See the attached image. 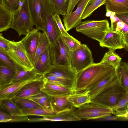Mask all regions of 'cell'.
Returning <instances> with one entry per match:
<instances>
[{
	"mask_svg": "<svg viewBox=\"0 0 128 128\" xmlns=\"http://www.w3.org/2000/svg\"><path fill=\"white\" fill-rule=\"evenodd\" d=\"M56 76L73 81L75 84L77 73L70 65L56 64L48 72Z\"/></svg>",
	"mask_w": 128,
	"mask_h": 128,
	"instance_id": "obj_16",
	"label": "cell"
},
{
	"mask_svg": "<svg viewBox=\"0 0 128 128\" xmlns=\"http://www.w3.org/2000/svg\"><path fill=\"white\" fill-rule=\"evenodd\" d=\"M126 92L125 89L120 85L114 86L92 99L91 102L111 108L119 103Z\"/></svg>",
	"mask_w": 128,
	"mask_h": 128,
	"instance_id": "obj_6",
	"label": "cell"
},
{
	"mask_svg": "<svg viewBox=\"0 0 128 128\" xmlns=\"http://www.w3.org/2000/svg\"><path fill=\"white\" fill-rule=\"evenodd\" d=\"M90 0H80L76 10L63 16L64 26L68 32L76 27L82 22L83 14Z\"/></svg>",
	"mask_w": 128,
	"mask_h": 128,
	"instance_id": "obj_9",
	"label": "cell"
},
{
	"mask_svg": "<svg viewBox=\"0 0 128 128\" xmlns=\"http://www.w3.org/2000/svg\"><path fill=\"white\" fill-rule=\"evenodd\" d=\"M26 98L33 101L43 108L53 110L51 106L50 96L42 91H41L35 96Z\"/></svg>",
	"mask_w": 128,
	"mask_h": 128,
	"instance_id": "obj_31",
	"label": "cell"
},
{
	"mask_svg": "<svg viewBox=\"0 0 128 128\" xmlns=\"http://www.w3.org/2000/svg\"><path fill=\"white\" fill-rule=\"evenodd\" d=\"M82 120L75 114L74 110H65L50 116L41 118H31L32 122H39L78 121Z\"/></svg>",
	"mask_w": 128,
	"mask_h": 128,
	"instance_id": "obj_17",
	"label": "cell"
},
{
	"mask_svg": "<svg viewBox=\"0 0 128 128\" xmlns=\"http://www.w3.org/2000/svg\"><path fill=\"white\" fill-rule=\"evenodd\" d=\"M122 58L114 51L109 50L104 54L100 62L108 66L117 68L122 60Z\"/></svg>",
	"mask_w": 128,
	"mask_h": 128,
	"instance_id": "obj_28",
	"label": "cell"
},
{
	"mask_svg": "<svg viewBox=\"0 0 128 128\" xmlns=\"http://www.w3.org/2000/svg\"><path fill=\"white\" fill-rule=\"evenodd\" d=\"M41 91L49 96H67L74 92L66 87L47 82Z\"/></svg>",
	"mask_w": 128,
	"mask_h": 128,
	"instance_id": "obj_19",
	"label": "cell"
},
{
	"mask_svg": "<svg viewBox=\"0 0 128 128\" xmlns=\"http://www.w3.org/2000/svg\"><path fill=\"white\" fill-rule=\"evenodd\" d=\"M43 77V75L40 74L35 78L29 80L21 82L10 83L0 86V99H12L26 84Z\"/></svg>",
	"mask_w": 128,
	"mask_h": 128,
	"instance_id": "obj_15",
	"label": "cell"
},
{
	"mask_svg": "<svg viewBox=\"0 0 128 128\" xmlns=\"http://www.w3.org/2000/svg\"><path fill=\"white\" fill-rule=\"evenodd\" d=\"M53 66V62L50 47L40 57L34 65L36 73L44 75L48 72Z\"/></svg>",
	"mask_w": 128,
	"mask_h": 128,
	"instance_id": "obj_18",
	"label": "cell"
},
{
	"mask_svg": "<svg viewBox=\"0 0 128 128\" xmlns=\"http://www.w3.org/2000/svg\"><path fill=\"white\" fill-rule=\"evenodd\" d=\"M99 44L102 47L114 51L124 48V44L122 34L120 31L112 30L110 29L106 32Z\"/></svg>",
	"mask_w": 128,
	"mask_h": 128,
	"instance_id": "obj_13",
	"label": "cell"
},
{
	"mask_svg": "<svg viewBox=\"0 0 128 128\" xmlns=\"http://www.w3.org/2000/svg\"><path fill=\"white\" fill-rule=\"evenodd\" d=\"M63 40L70 52L75 50L80 45L81 42L70 35L62 36Z\"/></svg>",
	"mask_w": 128,
	"mask_h": 128,
	"instance_id": "obj_38",
	"label": "cell"
},
{
	"mask_svg": "<svg viewBox=\"0 0 128 128\" xmlns=\"http://www.w3.org/2000/svg\"><path fill=\"white\" fill-rule=\"evenodd\" d=\"M34 23L27 0H23L18 8L13 12L11 28L15 30L19 36L26 35L33 28Z\"/></svg>",
	"mask_w": 128,
	"mask_h": 128,
	"instance_id": "obj_3",
	"label": "cell"
},
{
	"mask_svg": "<svg viewBox=\"0 0 128 128\" xmlns=\"http://www.w3.org/2000/svg\"><path fill=\"white\" fill-rule=\"evenodd\" d=\"M16 73L15 70L0 64V86L10 84Z\"/></svg>",
	"mask_w": 128,
	"mask_h": 128,
	"instance_id": "obj_27",
	"label": "cell"
},
{
	"mask_svg": "<svg viewBox=\"0 0 128 128\" xmlns=\"http://www.w3.org/2000/svg\"><path fill=\"white\" fill-rule=\"evenodd\" d=\"M121 76L120 86L128 90V63L121 62L117 68Z\"/></svg>",
	"mask_w": 128,
	"mask_h": 128,
	"instance_id": "obj_37",
	"label": "cell"
},
{
	"mask_svg": "<svg viewBox=\"0 0 128 128\" xmlns=\"http://www.w3.org/2000/svg\"><path fill=\"white\" fill-rule=\"evenodd\" d=\"M110 30L108 21L106 19L84 21L82 22L76 27L77 32L99 43L101 42L106 32Z\"/></svg>",
	"mask_w": 128,
	"mask_h": 128,
	"instance_id": "obj_5",
	"label": "cell"
},
{
	"mask_svg": "<svg viewBox=\"0 0 128 128\" xmlns=\"http://www.w3.org/2000/svg\"><path fill=\"white\" fill-rule=\"evenodd\" d=\"M43 76L46 82L64 86L74 91L75 83L73 81L56 76L48 72Z\"/></svg>",
	"mask_w": 128,
	"mask_h": 128,
	"instance_id": "obj_29",
	"label": "cell"
},
{
	"mask_svg": "<svg viewBox=\"0 0 128 128\" xmlns=\"http://www.w3.org/2000/svg\"><path fill=\"white\" fill-rule=\"evenodd\" d=\"M58 42L59 53L55 64H65L70 65V51L64 42L62 35L59 38Z\"/></svg>",
	"mask_w": 128,
	"mask_h": 128,
	"instance_id": "obj_24",
	"label": "cell"
},
{
	"mask_svg": "<svg viewBox=\"0 0 128 128\" xmlns=\"http://www.w3.org/2000/svg\"><path fill=\"white\" fill-rule=\"evenodd\" d=\"M104 5L106 11L116 14H128V0H106Z\"/></svg>",
	"mask_w": 128,
	"mask_h": 128,
	"instance_id": "obj_21",
	"label": "cell"
},
{
	"mask_svg": "<svg viewBox=\"0 0 128 128\" xmlns=\"http://www.w3.org/2000/svg\"><path fill=\"white\" fill-rule=\"evenodd\" d=\"M16 75L10 83L21 82L35 78L40 75L37 74L34 69L31 71H26L16 68Z\"/></svg>",
	"mask_w": 128,
	"mask_h": 128,
	"instance_id": "obj_30",
	"label": "cell"
},
{
	"mask_svg": "<svg viewBox=\"0 0 128 128\" xmlns=\"http://www.w3.org/2000/svg\"><path fill=\"white\" fill-rule=\"evenodd\" d=\"M112 114L119 116H128V90L119 103L111 108Z\"/></svg>",
	"mask_w": 128,
	"mask_h": 128,
	"instance_id": "obj_25",
	"label": "cell"
},
{
	"mask_svg": "<svg viewBox=\"0 0 128 128\" xmlns=\"http://www.w3.org/2000/svg\"><path fill=\"white\" fill-rule=\"evenodd\" d=\"M1 109L14 116H23L22 110L14 102L12 99H0Z\"/></svg>",
	"mask_w": 128,
	"mask_h": 128,
	"instance_id": "obj_26",
	"label": "cell"
},
{
	"mask_svg": "<svg viewBox=\"0 0 128 128\" xmlns=\"http://www.w3.org/2000/svg\"><path fill=\"white\" fill-rule=\"evenodd\" d=\"M120 74L117 68L115 72L86 91L92 99L111 87L121 84Z\"/></svg>",
	"mask_w": 128,
	"mask_h": 128,
	"instance_id": "obj_12",
	"label": "cell"
},
{
	"mask_svg": "<svg viewBox=\"0 0 128 128\" xmlns=\"http://www.w3.org/2000/svg\"><path fill=\"white\" fill-rule=\"evenodd\" d=\"M112 12L110 10H107L106 11V16L107 17H110Z\"/></svg>",
	"mask_w": 128,
	"mask_h": 128,
	"instance_id": "obj_49",
	"label": "cell"
},
{
	"mask_svg": "<svg viewBox=\"0 0 128 128\" xmlns=\"http://www.w3.org/2000/svg\"><path fill=\"white\" fill-rule=\"evenodd\" d=\"M80 0H68L66 14L68 15L72 12Z\"/></svg>",
	"mask_w": 128,
	"mask_h": 128,
	"instance_id": "obj_44",
	"label": "cell"
},
{
	"mask_svg": "<svg viewBox=\"0 0 128 128\" xmlns=\"http://www.w3.org/2000/svg\"><path fill=\"white\" fill-rule=\"evenodd\" d=\"M0 64L16 70V66L13 62L7 55L1 51H0Z\"/></svg>",
	"mask_w": 128,
	"mask_h": 128,
	"instance_id": "obj_39",
	"label": "cell"
},
{
	"mask_svg": "<svg viewBox=\"0 0 128 128\" xmlns=\"http://www.w3.org/2000/svg\"><path fill=\"white\" fill-rule=\"evenodd\" d=\"M54 14L48 1L45 4L44 12L43 32L46 34L49 40L52 58L53 60H55L59 53L58 40L62 34L53 18Z\"/></svg>",
	"mask_w": 128,
	"mask_h": 128,
	"instance_id": "obj_2",
	"label": "cell"
},
{
	"mask_svg": "<svg viewBox=\"0 0 128 128\" xmlns=\"http://www.w3.org/2000/svg\"><path fill=\"white\" fill-rule=\"evenodd\" d=\"M77 108L74 111V112L81 120H96L112 114L111 108L92 102Z\"/></svg>",
	"mask_w": 128,
	"mask_h": 128,
	"instance_id": "obj_8",
	"label": "cell"
},
{
	"mask_svg": "<svg viewBox=\"0 0 128 128\" xmlns=\"http://www.w3.org/2000/svg\"><path fill=\"white\" fill-rule=\"evenodd\" d=\"M116 69L100 62L93 63L77 73L74 92H85L116 72Z\"/></svg>",
	"mask_w": 128,
	"mask_h": 128,
	"instance_id": "obj_1",
	"label": "cell"
},
{
	"mask_svg": "<svg viewBox=\"0 0 128 128\" xmlns=\"http://www.w3.org/2000/svg\"><path fill=\"white\" fill-rule=\"evenodd\" d=\"M13 12L0 3V32L6 31L11 28Z\"/></svg>",
	"mask_w": 128,
	"mask_h": 128,
	"instance_id": "obj_22",
	"label": "cell"
},
{
	"mask_svg": "<svg viewBox=\"0 0 128 128\" xmlns=\"http://www.w3.org/2000/svg\"><path fill=\"white\" fill-rule=\"evenodd\" d=\"M53 17L60 32L62 35L64 36H70L63 26L59 15L57 14H54Z\"/></svg>",
	"mask_w": 128,
	"mask_h": 128,
	"instance_id": "obj_40",
	"label": "cell"
},
{
	"mask_svg": "<svg viewBox=\"0 0 128 128\" xmlns=\"http://www.w3.org/2000/svg\"><path fill=\"white\" fill-rule=\"evenodd\" d=\"M54 14L63 16H66L67 11L68 1L65 0H48Z\"/></svg>",
	"mask_w": 128,
	"mask_h": 128,
	"instance_id": "obj_32",
	"label": "cell"
},
{
	"mask_svg": "<svg viewBox=\"0 0 128 128\" xmlns=\"http://www.w3.org/2000/svg\"><path fill=\"white\" fill-rule=\"evenodd\" d=\"M67 98L73 106L77 108L85 104L91 102L92 99L86 92L80 93L74 92L68 96Z\"/></svg>",
	"mask_w": 128,
	"mask_h": 128,
	"instance_id": "obj_23",
	"label": "cell"
},
{
	"mask_svg": "<svg viewBox=\"0 0 128 128\" xmlns=\"http://www.w3.org/2000/svg\"><path fill=\"white\" fill-rule=\"evenodd\" d=\"M50 47L48 38L46 34L43 32L41 33L39 42L36 51L33 63L34 66L40 56Z\"/></svg>",
	"mask_w": 128,
	"mask_h": 128,
	"instance_id": "obj_33",
	"label": "cell"
},
{
	"mask_svg": "<svg viewBox=\"0 0 128 128\" xmlns=\"http://www.w3.org/2000/svg\"><path fill=\"white\" fill-rule=\"evenodd\" d=\"M41 34L37 28H33L20 40L33 64Z\"/></svg>",
	"mask_w": 128,
	"mask_h": 128,
	"instance_id": "obj_10",
	"label": "cell"
},
{
	"mask_svg": "<svg viewBox=\"0 0 128 128\" xmlns=\"http://www.w3.org/2000/svg\"><path fill=\"white\" fill-rule=\"evenodd\" d=\"M65 0L66 1H68V0Z\"/></svg>",
	"mask_w": 128,
	"mask_h": 128,
	"instance_id": "obj_50",
	"label": "cell"
},
{
	"mask_svg": "<svg viewBox=\"0 0 128 128\" xmlns=\"http://www.w3.org/2000/svg\"><path fill=\"white\" fill-rule=\"evenodd\" d=\"M93 63L91 51L86 44H81L76 50L70 52V65L77 73Z\"/></svg>",
	"mask_w": 128,
	"mask_h": 128,
	"instance_id": "obj_7",
	"label": "cell"
},
{
	"mask_svg": "<svg viewBox=\"0 0 128 128\" xmlns=\"http://www.w3.org/2000/svg\"><path fill=\"white\" fill-rule=\"evenodd\" d=\"M120 32L122 33L123 36L124 44V48L128 51V33Z\"/></svg>",
	"mask_w": 128,
	"mask_h": 128,
	"instance_id": "obj_47",
	"label": "cell"
},
{
	"mask_svg": "<svg viewBox=\"0 0 128 128\" xmlns=\"http://www.w3.org/2000/svg\"><path fill=\"white\" fill-rule=\"evenodd\" d=\"M50 96L52 107L55 113L67 110H74V107L68 100V96Z\"/></svg>",
	"mask_w": 128,
	"mask_h": 128,
	"instance_id": "obj_20",
	"label": "cell"
},
{
	"mask_svg": "<svg viewBox=\"0 0 128 128\" xmlns=\"http://www.w3.org/2000/svg\"><path fill=\"white\" fill-rule=\"evenodd\" d=\"M12 116V115L8 113L4 112L0 109V122H10Z\"/></svg>",
	"mask_w": 128,
	"mask_h": 128,
	"instance_id": "obj_43",
	"label": "cell"
},
{
	"mask_svg": "<svg viewBox=\"0 0 128 128\" xmlns=\"http://www.w3.org/2000/svg\"><path fill=\"white\" fill-rule=\"evenodd\" d=\"M96 120L101 121H128L127 117L119 116L114 115L102 117Z\"/></svg>",
	"mask_w": 128,
	"mask_h": 128,
	"instance_id": "obj_42",
	"label": "cell"
},
{
	"mask_svg": "<svg viewBox=\"0 0 128 128\" xmlns=\"http://www.w3.org/2000/svg\"><path fill=\"white\" fill-rule=\"evenodd\" d=\"M116 15L128 26V14H116Z\"/></svg>",
	"mask_w": 128,
	"mask_h": 128,
	"instance_id": "obj_46",
	"label": "cell"
},
{
	"mask_svg": "<svg viewBox=\"0 0 128 128\" xmlns=\"http://www.w3.org/2000/svg\"><path fill=\"white\" fill-rule=\"evenodd\" d=\"M119 31L122 32L128 33V26L125 23V25L123 28Z\"/></svg>",
	"mask_w": 128,
	"mask_h": 128,
	"instance_id": "obj_48",
	"label": "cell"
},
{
	"mask_svg": "<svg viewBox=\"0 0 128 128\" xmlns=\"http://www.w3.org/2000/svg\"><path fill=\"white\" fill-rule=\"evenodd\" d=\"M2 34H0V51L5 54L8 50V47L7 44L4 40L2 38Z\"/></svg>",
	"mask_w": 128,
	"mask_h": 128,
	"instance_id": "obj_45",
	"label": "cell"
},
{
	"mask_svg": "<svg viewBox=\"0 0 128 128\" xmlns=\"http://www.w3.org/2000/svg\"><path fill=\"white\" fill-rule=\"evenodd\" d=\"M46 82L44 77L30 82L25 85L15 97L26 98L35 96L41 91Z\"/></svg>",
	"mask_w": 128,
	"mask_h": 128,
	"instance_id": "obj_14",
	"label": "cell"
},
{
	"mask_svg": "<svg viewBox=\"0 0 128 128\" xmlns=\"http://www.w3.org/2000/svg\"><path fill=\"white\" fill-rule=\"evenodd\" d=\"M34 26L39 30L44 31V12L48 0H27Z\"/></svg>",
	"mask_w": 128,
	"mask_h": 128,
	"instance_id": "obj_11",
	"label": "cell"
},
{
	"mask_svg": "<svg viewBox=\"0 0 128 128\" xmlns=\"http://www.w3.org/2000/svg\"><path fill=\"white\" fill-rule=\"evenodd\" d=\"M23 116H36L42 117L51 116L55 113L52 110L44 108H30L22 110Z\"/></svg>",
	"mask_w": 128,
	"mask_h": 128,
	"instance_id": "obj_34",
	"label": "cell"
},
{
	"mask_svg": "<svg viewBox=\"0 0 128 128\" xmlns=\"http://www.w3.org/2000/svg\"><path fill=\"white\" fill-rule=\"evenodd\" d=\"M23 0H7L5 5L6 7L14 12L19 7Z\"/></svg>",
	"mask_w": 128,
	"mask_h": 128,
	"instance_id": "obj_41",
	"label": "cell"
},
{
	"mask_svg": "<svg viewBox=\"0 0 128 128\" xmlns=\"http://www.w3.org/2000/svg\"><path fill=\"white\" fill-rule=\"evenodd\" d=\"M12 100L21 110L26 108H43L28 98L14 97Z\"/></svg>",
	"mask_w": 128,
	"mask_h": 128,
	"instance_id": "obj_35",
	"label": "cell"
},
{
	"mask_svg": "<svg viewBox=\"0 0 128 128\" xmlns=\"http://www.w3.org/2000/svg\"><path fill=\"white\" fill-rule=\"evenodd\" d=\"M2 38L8 47V51L4 54L13 62L16 68L26 71H31L34 69V65L20 40L17 42L10 40L3 36Z\"/></svg>",
	"mask_w": 128,
	"mask_h": 128,
	"instance_id": "obj_4",
	"label": "cell"
},
{
	"mask_svg": "<svg viewBox=\"0 0 128 128\" xmlns=\"http://www.w3.org/2000/svg\"><path fill=\"white\" fill-rule=\"evenodd\" d=\"M106 0H90L83 14L82 20L90 16L93 12L102 5Z\"/></svg>",
	"mask_w": 128,
	"mask_h": 128,
	"instance_id": "obj_36",
	"label": "cell"
},
{
	"mask_svg": "<svg viewBox=\"0 0 128 128\" xmlns=\"http://www.w3.org/2000/svg\"><path fill=\"white\" fill-rule=\"evenodd\" d=\"M127 118H128V116L127 117Z\"/></svg>",
	"mask_w": 128,
	"mask_h": 128,
	"instance_id": "obj_51",
	"label": "cell"
}]
</instances>
